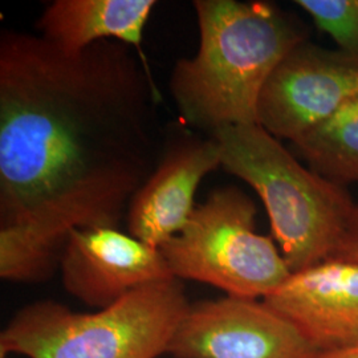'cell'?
I'll return each mask as SVG.
<instances>
[{
    "label": "cell",
    "mask_w": 358,
    "mask_h": 358,
    "mask_svg": "<svg viewBox=\"0 0 358 358\" xmlns=\"http://www.w3.org/2000/svg\"><path fill=\"white\" fill-rule=\"evenodd\" d=\"M136 52L1 32L0 226L118 229L158 162L155 90Z\"/></svg>",
    "instance_id": "1"
},
{
    "label": "cell",
    "mask_w": 358,
    "mask_h": 358,
    "mask_svg": "<svg viewBox=\"0 0 358 358\" xmlns=\"http://www.w3.org/2000/svg\"><path fill=\"white\" fill-rule=\"evenodd\" d=\"M198 51L178 60L170 93L186 125L207 130L256 124L268 77L296 45L306 24L279 6L255 0H196Z\"/></svg>",
    "instance_id": "2"
},
{
    "label": "cell",
    "mask_w": 358,
    "mask_h": 358,
    "mask_svg": "<svg viewBox=\"0 0 358 358\" xmlns=\"http://www.w3.org/2000/svg\"><path fill=\"white\" fill-rule=\"evenodd\" d=\"M211 136L220 146L222 167L263 201L273 242L291 272L332 259L357 206L346 187L304 166L257 124L224 127Z\"/></svg>",
    "instance_id": "3"
},
{
    "label": "cell",
    "mask_w": 358,
    "mask_h": 358,
    "mask_svg": "<svg viewBox=\"0 0 358 358\" xmlns=\"http://www.w3.org/2000/svg\"><path fill=\"white\" fill-rule=\"evenodd\" d=\"M190 303L178 279L152 282L93 313L44 300L20 309L0 336V355L27 358H158Z\"/></svg>",
    "instance_id": "4"
},
{
    "label": "cell",
    "mask_w": 358,
    "mask_h": 358,
    "mask_svg": "<svg viewBox=\"0 0 358 358\" xmlns=\"http://www.w3.org/2000/svg\"><path fill=\"white\" fill-rule=\"evenodd\" d=\"M256 213L254 201L238 187L211 192L159 248L171 275L210 284L230 297L264 300L292 272L278 244L256 232Z\"/></svg>",
    "instance_id": "5"
},
{
    "label": "cell",
    "mask_w": 358,
    "mask_h": 358,
    "mask_svg": "<svg viewBox=\"0 0 358 358\" xmlns=\"http://www.w3.org/2000/svg\"><path fill=\"white\" fill-rule=\"evenodd\" d=\"M358 96V56L306 40L268 77L256 124L278 140L294 142Z\"/></svg>",
    "instance_id": "6"
},
{
    "label": "cell",
    "mask_w": 358,
    "mask_h": 358,
    "mask_svg": "<svg viewBox=\"0 0 358 358\" xmlns=\"http://www.w3.org/2000/svg\"><path fill=\"white\" fill-rule=\"evenodd\" d=\"M176 358H316V349L262 300L223 297L192 304L174 334Z\"/></svg>",
    "instance_id": "7"
},
{
    "label": "cell",
    "mask_w": 358,
    "mask_h": 358,
    "mask_svg": "<svg viewBox=\"0 0 358 358\" xmlns=\"http://www.w3.org/2000/svg\"><path fill=\"white\" fill-rule=\"evenodd\" d=\"M60 271L66 292L99 309L148 284L174 278L159 248L115 227L72 231Z\"/></svg>",
    "instance_id": "8"
},
{
    "label": "cell",
    "mask_w": 358,
    "mask_h": 358,
    "mask_svg": "<svg viewBox=\"0 0 358 358\" xmlns=\"http://www.w3.org/2000/svg\"><path fill=\"white\" fill-rule=\"evenodd\" d=\"M319 355L358 346V263L328 259L291 276L263 300Z\"/></svg>",
    "instance_id": "9"
},
{
    "label": "cell",
    "mask_w": 358,
    "mask_h": 358,
    "mask_svg": "<svg viewBox=\"0 0 358 358\" xmlns=\"http://www.w3.org/2000/svg\"><path fill=\"white\" fill-rule=\"evenodd\" d=\"M217 167L222 152L213 136H187L170 143L129 203V234L161 248L185 227L202 179Z\"/></svg>",
    "instance_id": "10"
},
{
    "label": "cell",
    "mask_w": 358,
    "mask_h": 358,
    "mask_svg": "<svg viewBox=\"0 0 358 358\" xmlns=\"http://www.w3.org/2000/svg\"><path fill=\"white\" fill-rule=\"evenodd\" d=\"M155 0H55L40 15V36L66 53L100 41H120L141 53Z\"/></svg>",
    "instance_id": "11"
},
{
    "label": "cell",
    "mask_w": 358,
    "mask_h": 358,
    "mask_svg": "<svg viewBox=\"0 0 358 358\" xmlns=\"http://www.w3.org/2000/svg\"><path fill=\"white\" fill-rule=\"evenodd\" d=\"M292 143L321 177L343 187L358 183V96Z\"/></svg>",
    "instance_id": "12"
},
{
    "label": "cell",
    "mask_w": 358,
    "mask_h": 358,
    "mask_svg": "<svg viewBox=\"0 0 358 358\" xmlns=\"http://www.w3.org/2000/svg\"><path fill=\"white\" fill-rule=\"evenodd\" d=\"M69 235L32 224L0 226V276L13 282H41L60 268Z\"/></svg>",
    "instance_id": "13"
},
{
    "label": "cell",
    "mask_w": 358,
    "mask_h": 358,
    "mask_svg": "<svg viewBox=\"0 0 358 358\" xmlns=\"http://www.w3.org/2000/svg\"><path fill=\"white\" fill-rule=\"evenodd\" d=\"M337 50L358 56V0H296Z\"/></svg>",
    "instance_id": "14"
},
{
    "label": "cell",
    "mask_w": 358,
    "mask_h": 358,
    "mask_svg": "<svg viewBox=\"0 0 358 358\" xmlns=\"http://www.w3.org/2000/svg\"><path fill=\"white\" fill-rule=\"evenodd\" d=\"M333 257L358 263V206L348 222L344 238Z\"/></svg>",
    "instance_id": "15"
},
{
    "label": "cell",
    "mask_w": 358,
    "mask_h": 358,
    "mask_svg": "<svg viewBox=\"0 0 358 358\" xmlns=\"http://www.w3.org/2000/svg\"><path fill=\"white\" fill-rule=\"evenodd\" d=\"M316 358H358V346L344 350V352H337V353H329V355H317Z\"/></svg>",
    "instance_id": "16"
},
{
    "label": "cell",
    "mask_w": 358,
    "mask_h": 358,
    "mask_svg": "<svg viewBox=\"0 0 358 358\" xmlns=\"http://www.w3.org/2000/svg\"><path fill=\"white\" fill-rule=\"evenodd\" d=\"M0 358H6V356H3V355H0Z\"/></svg>",
    "instance_id": "17"
}]
</instances>
